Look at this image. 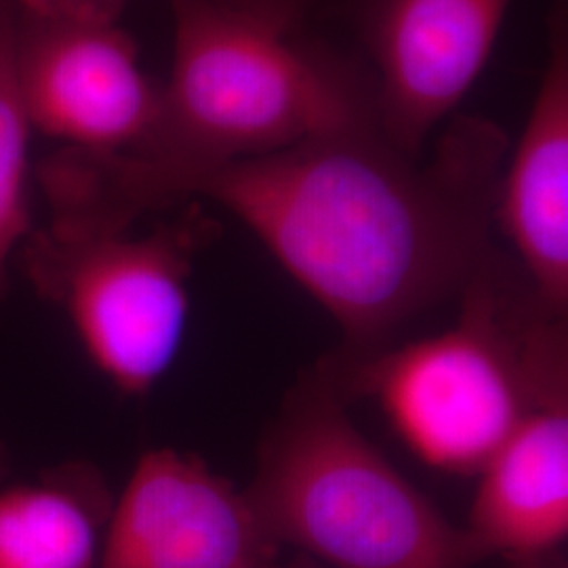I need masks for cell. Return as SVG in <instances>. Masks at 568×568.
<instances>
[{
    "instance_id": "4",
    "label": "cell",
    "mask_w": 568,
    "mask_h": 568,
    "mask_svg": "<svg viewBox=\"0 0 568 568\" xmlns=\"http://www.w3.org/2000/svg\"><path fill=\"white\" fill-rule=\"evenodd\" d=\"M278 546L325 568H474L455 527L352 424L328 371L297 387L246 488Z\"/></svg>"
},
{
    "instance_id": "1",
    "label": "cell",
    "mask_w": 568,
    "mask_h": 568,
    "mask_svg": "<svg viewBox=\"0 0 568 568\" xmlns=\"http://www.w3.org/2000/svg\"><path fill=\"white\" fill-rule=\"evenodd\" d=\"M506 156L495 122L455 116L426 163L366 126L182 171L108 152L95 159V187L124 225L182 201L220 204L352 344L375 347L459 295L485 264Z\"/></svg>"
},
{
    "instance_id": "7",
    "label": "cell",
    "mask_w": 568,
    "mask_h": 568,
    "mask_svg": "<svg viewBox=\"0 0 568 568\" xmlns=\"http://www.w3.org/2000/svg\"><path fill=\"white\" fill-rule=\"evenodd\" d=\"M246 490L175 448L143 453L103 532L95 568H283Z\"/></svg>"
},
{
    "instance_id": "11",
    "label": "cell",
    "mask_w": 568,
    "mask_h": 568,
    "mask_svg": "<svg viewBox=\"0 0 568 568\" xmlns=\"http://www.w3.org/2000/svg\"><path fill=\"white\" fill-rule=\"evenodd\" d=\"M112 497L102 474L70 464L0 488V568H95Z\"/></svg>"
},
{
    "instance_id": "6",
    "label": "cell",
    "mask_w": 568,
    "mask_h": 568,
    "mask_svg": "<svg viewBox=\"0 0 568 568\" xmlns=\"http://www.w3.org/2000/svg\"><path fill=\"white\" fill-rule=\"evenodd\" d=\"M13 68L30 126L65 148L129 154L159 121L163 84L119 21L13 0Z\"/></svg>"
},
{
    "instance_id": "14",
    "label": "cell",
    "mask_w": 568,
    "mask_h": 568,
    "mask_svg": "<svg viewBox=\"0 0 568 568\" xmlns=\"http://www.w3.org/2000/svg\"><path fill=\"white\" fill-rule=\"evenodd\" d=\"M63 7L100 20L119 21L126 0H55Z\"/></svg>"
},
{
    "instance_id": "2",
    "label": "cell",
    "mask_w": 568,
    "mask_h": 568,
    "mask_svg": "<svg viewBox=\"0 0 568 568\" xmlns=\"http://www.w3.org/2000/svg\"><path fill=\"white\" fill-rule=\"evenodd\" d=\"M173 63L161 114L126 156L154 171L257 159L382 126L375 84L222 0H169Z\"/></svg>"
},
{
    "instance_id": "5",
    "label": "cell",
    "mask_w": 568,
    "mask_h": 568,
    "mask_svg": "<svg viewBox=\"0 0 568 568\" xmlns=\"http://www.w3.org/2000/svg\"><path fill=\"white\" fill-rule=\"evenodd\" d=\"M211 234L196 206L142 236L131 230L70 234L47 225L21 244V264L34 291L74 326L93 365L138 398L180 352L187 278Z\"/></svg>"
},
{
    "instance_id": "15",
    "label": "cell",
    "mask_w": 568,
    "mask_h": 568,
    "mask_svg": "<svg viewBox=\"0 0 568 568\" xmlns=\"http://www.w3.org/2000/svg\"><path fill=\"white\" fill-rule=\"evenodd\" d=\"M283 568H325L323 565H318V562H314V560H310V558H305V556H300L297 560H293L288 567Z\"/></svg>"
},
{
    "instance_id": "13",
    "label": "cell",
    "mask_w": 568,
    "mask_h": 568,
    "mask_svg": "<svg viewBox=\"0 0 568 568\" xmlns=\"http://www.w3.org/2000/svg\"><path fill=\"white\" fill-rule=\"evenodd\" d=\"M222 2L291 34L314 0H222Z\"/></svg>"
},
{
    "instance_id": "3",
    "label": "cell",
    "mask_w": 568,
    "mask_h": 568,
    "mask_svg": "<svg viewBox=\"0 0 568 568\" xmlns=\"http://www.w3.org/2000/svg\"><path fill=\"white\" fill-rule=\"evenodd\" d=\"M516 278L495 251L464 286L457 323L438 335L328 368L345 396L375 398L429 466L478 474L527 419L567 398L565 318L509 312Z\"/></svg>"
},
{
    "instance_id": "10",
    "label": "cell",
    "mask_w": 568,
    "mask_h": 568,
    "mask_svg": "<svg viewBox=\"0 0 568 568\" xmlns=\"http://www.w3.org/2000/svg\"><path fill=\"white\" fill-rule=\"evenodd\" d=\"M466 532L480 558L514 568H560L568 535V403L530 413L478 471Z\"/></svg>"
},
{
    "instance_id": "12",
    "label": "cell",
    "mask_w": 568,
    "mask_h": 568,
    "mask_svg": "<svg viewBox=\"0 0 568 568\" xmlns=\"http://www.w3.org/2000/svg\"><path fill=\"white\" fill-rule=\"evenodd\" d=\"M30 121L13 68V0H0V297L9 260L32 234L28 199Z\"/></svg>"
},
{
    "instance_id": "8",
    "label": "cell",
    "mask_w": 568,
    "mask_h": 568,
    "mask_svg": "<svg viewBox=\"0 0 568 568\" xmlns=\"http://www.w3.org/2000/svg\"><path fill=\"white\" fill-rule=\"evenodd\" d=\"M511 0H365L363 37L377 68L387 140L422 156L432 131L485 70Z\"/></svg>"
},
{
    "instance_id": "9",
    "label": "cell",
    "mask_w": 568,
    "mask_h": 568,
    "mask_svg": "<svg viewBox=\"0 0 568 568\" xmlns=\"http://www.w3.org/2000/svg\"><path fill=\"white\" fill-rule=\"evenodd\" d=\"M495 217L518 264L549 314L568 305V44L554 32L551 53L508 171L501 173Z\"/></svg>"
}]
</instances>
